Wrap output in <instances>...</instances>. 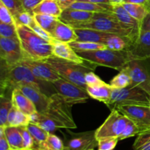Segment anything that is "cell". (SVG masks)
Masks as SVG:
<instances>
[{"mask_svg": "<svg viewBox=\"0 0 150 150\" xmlns=\"http://www.w3.org/2000/svg\"><path fill=\"white\" fill-rule=\"evenodd\" d=\"M18 35L23 54V59L43 60L53 55V45L31 28L17 25Z\"/></svg>", "mask_w": 150, "mask_h": 150, "instance_id": "obj_1", "label": "cell"}, {"mask_svg": "<svg viewBox=\"0 0 150 150\" xmlns=\"http://www.w3.org/2000/svg\"><path fill=\"white\" fill-rule=\"evenodd\" d=\"M1 94L4 93V91L7 89H12L13 90L19 85L32 86L44 92V86H42L48 83L37 79L32 71L21 63L12 67L1 64Z\"/></svg>", "mask_w": 150, "mask_h": 150, "instance_id": "obj_2", "label": "cell"}, {"mask_svg": "<svg viewBox=\"0 0 150 150\" xmlns=\"http://www.w3.org/2000/svg\"><path fill=\"white\" fill-rule=\"evenodd\" d=\"M43 60L51 66V67L58 73L59 77L86 89L87 86L85 82V75L88 72L95 70L96 67H91L88 64H81L63 59L54 55Z\"/></svg>", "mask_w": 150, "mask_h": 150, "instance_id": "obj_3", "label": "cell"}, {"mask_svg": "<svg viewBox=\"0 0 150 150\" xmlns=\"http://www.w3.org/2000/svg\"><path fill=\"white\" fill-rule=\"evenodd\" d=\"M77 54L83 59L97 66H104L121 71L129 57L126 51H117L108 48L91 51H79Z\"/></svg>", "mask_w": 150, "mask_h": 150, "instance_id": "obj_4", "label": "cell"}, {"mask_svg": "<svg viewBox=\"0 0 150 150\" xmlns=\"http://www.w3.org/2000/svg\"><path fill=\"white\" fill-rule=\"evenodd\" d=\"M75 29H91L108 33L115 34L129 38L133 42L130 34L124 29L113 12L95 13L90 21L73 26Z\"/></svg>", "mask_w": 150, "mask_h": 150, "instance_id": "obj_5", "label": "cell"}, {"mask_svg": "<svg viewBox=\"0 0 150 150\" xmlns=\"http://www.w3.org/2000/svg\"><path fill=\"white\" fill-rule=\"evenodd\" d=\"M71 108L72 105L56 92L50 96L49 103L43 114L54 120L60 129H75L77 125L73 120Z\"/></svg>", "mask_w": 150, "mask_h": 150, "instance_id": "obj_6", "label": "cell"}, {"mask_svg": "<svg viewBox=\"0 0 150 150\" xmlns=\"http://www.w3.org/2000/svg\"><path fill=\"white\" fill-rule=\"evenodd\" d=\"M150 95L138 86H130L114 89L109 102L106 104L111 110L119 105H149Z\"/></svg>", "mask_w": 150, "mask_h": 150, "instance_id": "obj_7", "label": "cell"}, {"mask_svg": "<svg viewBox=\"0 0 150 150\" xmlns=\"http://www.w3.org/2000/svg\"><path fill=\"white\" fill-rule=\"evenodd\" d=\"M51 84L56 92L71 105L86 103L90 98L86 89L61 77Z\"/></svg>", "mask_w": 150, "mask_h": 150, "instance_id": "obj_8", "label": "cell"}, {"mask_svg": "<svg viewBox=\"0 0 150 150\" xmlns=\"http://www.w3.org/2000/svg\"><path fill=\"white\" fill-rule=\"evenodd\" d=\"M129 119L117 109L111 110L109 114L103 125L96 130L95 136L98 140L104 138H118L126 127Z\"/></svg>", "mask_w": 150, "mask_h": 150, "instance_id": "obj_9", "label": "cell"}, {"mask_svg": "<svg viewBox=\"0 0 150 150\" xmlns=\"http://www.w3.org/2000/svg\"><path fill=\"white\" fill-rule=\"evenodd\" d=\"M0 58L1 64L7 67L21 62L23 59V54L19 39L0 37Z\"/></svg>", "mask_w": 150, "mask_h": 150, "instance_id": "obj_10", "label": "cell"}, {"mask_svg": "<svg viewBox=\"0 0 150 150\" xmlns=\"http://www.w3.org/2000/svg\"><path fill=\"white\" fill-rule=\"evenodd\" d=\"M142 62V60L130 59L122 70L130 75L131 86H138L150 95V73Z\"/></svg>", "mask_w": 150, "mask_h": 150, "instance_id": "obj_11", "label": "cell"}, {"mask_svg": "<svg viewBox=\"0 0 150 150\" xmlns=\"http://www.w3.org/2000/svg\"><path fill=\"white\" fill-rule=\"evenodd\" d=\"M114 109H117L129 120L136 123L142 131L150 127L149 105H119Z\"/></svg>", "mask_w": 150, "mask_h": 150, "instance_id": "obj_12", "label": "cell"}, {"mask_svg": "<svg viewBox=\"0 0 150 150\" xmlns=\"http://www.w3.org/2000/svg\"><path fill=\"white\" fill-rule=\"evenodd\" d=\"M21 63L26 66L37 79L42 81L52 83L59 78L58 73L45 60L23 59Z\"/></svg>", "mask_w": 150, "mask_h": 150, "instance_id": "obj_13", "label": "cell"}, {"mask_svg": "<svg viewBox=\"0 0 150 150\" xmlns=\"http://www.w3.org/2000/svg\"><path fill=\"white\" fill-rule=\"evenodd\" d=\"M70 138L64 144L66 150H89L98 146L95 130L83 133H70Z\"/></svg>", "mask_w": 150, "mask_h": 150, "instance_id": "obj_14", "label": "cell"}, {"mask_svg": "<svg viewBox=\"0 0 150 150\" xmlns=\"http://www.w3.org/2000/svg\"><path fill=\"white\" fill-rule=\"evenodd\" d=\"M129 59L143 60L150 58V32L140 31L137 39L126 50Z\"/></svg>", "mask_w": 150, "mask_h": 150, "instance_id": "obj_15", "label": "cell"}, {"mask_svg": "<svg viewBox=\"0 0 150 150\" xmlns=\"http://www.w3.org/2000/svg\"><path fill=\"white\" fill-rule=\"evenodd\" d=\"M113 13L117 16L121 26L130 34L134 42L140 33L141 22L130 16L122 4H113Z\"/></svg>", "mask_w": 150, "mask_h": 150, "instance_id": "obj_16", "label": "cell"}, {"mask_svg": "<svg viewBox=\"0 0 150 150\" xmlns=\"http://www.w3.org/2000/svg\"><path fill=\"white\" fill-rule=\"evenodd\" d=\"M18 88L26 97L29 98L36 107L37 111L43 114L46 111L50 101V96L44 92L26 85H19Z\"/></svg>", "mask_w": 150, "mask_h": 150, "instance_id": "obj_17", "label": "cell"}, {"mask_svg": "<svg viewBox=\"0 0 150 150\" xmlns=\"http://www.w3.org/2000/svg\"><path fill=\"white\" fill-rule=\"evenodd\" d=\"M53 45V55L63 59L74 62L81 64H86V60L83 59L77 54L76 51L70 46L68 42L54 40Z\"/></svg>", "mask_w": 150, "mask_h": 150, "instance_id": "obj_18", "label": "cell"}, {"mask_svg": "<svg viewBox=\"0 0 150 150\" xmlns=\"http://www.w3.org/2000/svg\"><path fill=\"white\" fill-rule=\"evenodd\" d=\"M94 13H95L67 8L62 10L61 16H59V20L63 23L73 26L90 21L93 17Z\"/></svg>", "mask_w": 150, "mask_h": 150, "instance_id": "obj_19", "label": "cell"}, {"mask_svg": "<svg viewBox=\"0 0 150 150\" xmlns=\"http://www.w3.org/2000/svg\"><path fill=\"white\" fill-rule=\"evenodd\" d=\"M11 101L13 106L25 114L30 115L37 111L36 107L30 99L26 97L18 88H15L11 92Z\"/></svg>", "mask_w": 150, "mask_h": 150, "instance_id": "obj_20", "label": "cell"}, {"mask_svg": "<svg viewBox=\"0 0 150 150\" xmlns=\"http://www.w3.org/2000/svg\"><path fill=\"white\" fill-rule=\"evenodd\" d=\"M51 37L56 40L68 43L77 40L78 39L77 34L76 33L74 28L70 25L63 23L61 21H59L56 26Z\"/></svg>", "mask_w": 150, "mask_h": 150, "instance_id": "obj_21", "label": "cell"}, {"mask_svg": "<svg viewBox=\"0 0 150 150\" xmlns=\"http://www.w3.org/2000/svg\"><path fill=\"white\" fill-rule=\"evenodd\" d=\"M75 31L78 36L77 41L97 42L103 45L107 37L111 34L91 29H75Z\"/></svg>", "mask_w": 150, "mask_h": 150, "instance_id": "obj_22", "label": "cell"}, {"mask_svg": "<svg viewBox=\"0 0 150 150\" xmlns=\"http://www.w3.org/2000/svg\"><path fill=\"white\" fill-rule=\"evenodd\" d=\"M86 91L91 98L104 103L106 105L111 99L113 88L106 83L96 86H86Z\"/></svg>", "mask_w": 150, "mask_h": 150, "instance_id": "obj_23", "label": "cell"}, {"mask_svg": "<svg viewBox=\"0 0 150 150\" xmlns=\"http://www.w3.org/2000/svg\"><path fill=\"white\" fill-rule=\"evenodd\" d=\"M133 43L132 40L125 37L115 34H109L105 39L104 45L107 48L113 51H126Z\"/></svg>", "mask_w": 150, "mask_h": 150, "instance_id": "obj_24", "label": "cell"}, {"mask_svg": "<svg viewBox=\"0 0 150 150\" xmlns=\"http://www.w3.org/2000/svg\"><path fill=\"white\" fill-rule=\"evenodd\" d=\"M29 120L31 123L38 125V126L45 130L49 133H53L57 131L58 129H60L57 125V123L44 114H40L38 111L32 113L29 115Z\"/></svg>", "mask_w": 150, "mask_h": 150, "instance_id": "obj_25", "label": "cell"}, {"mask_svg": "<svg viewBox=\"0 0 150 150\" xmlns=\"http://www.w3.org/2000/svg\"><path fill=\"white\" fill-rule=\"evenodd\" d=\"M69 8L90 12V13H104V12H113V4H95V3L76 1Z\"/></svg>", "mask_w": 150, "mask_h": 150, "instance_id": "obj_26", "label": "cell"}, {"mask_svg": "<svg viewBox=\"0 0 150 150\" xmlns=\"http://www.w3.org/2000/svg\"><path fill=\"white\" fill-rule=\"evenodd\" d=\"M62 10L56 0H42L33 10L35 14H45L59 18Z\"/></svg>", "mask_w": 150, "mask_h": 150, "instance_id": "obj_27", "label": "cell"}, {"mask_svg": "<svg viewBox=\"0 0 150 150\" xmlns=\"http://www.w3.org/2000/svg\"><path fill=\"white\" fill-rule=\"evenodd\" d=\"M4 133L10 149L15 150L24 149L23 138L18 127L7 126L4 127Z\"/></svg>", "mask_w": 150, "mask_h": 150, "instance_id": "obj_28", "label": "cell"}, {"mask_svg": "<svg viewBox=\"0 0 150 150\" xmlns=\"http://www.w3.org/2000/svg\"><path fill=\"white\" fill-rule=\"evenodd\" d=\"M29 122V115L22 112L13 105L7 117V126L26 127Z\"/></svg>", "mask_w": 150, "mask_h": 150, "instance_id": "obj_29", "label": "cell"}, {"mask_svg": "<svg viewBox=\"0 0 150 150\" xmlns=\"http://www.w3.org/2000/svg\"><path fill=\"white\" fill-rule=\"evenodd\" d=\"M34 16L37 23L51 35H52L58 22L60 21L59 17L49 15L35 14Z\"/></svg>", "mask_w": 150, "mask_h": 150, "instance_id": "obj_30", "label": "cell"}, {"mask_svg": "<svg viewBox=\"0 0 150 150\" xmlns=\"http://www.w3.org/2000/svg\"><path fill=\"white\" fill-rule=\"evenodd\" d=\"M122 4L125 8V10L130 13V16H133L136 20L140 22L144 18L148 12L149 11L147 7L143 5V4H133V3L128 2H123Z\"/></svg>", "mask_w": 150, "mask_h": 150, "instance_id": "obj_31", "label": "cell"}, {"mask_svg": "<svg viewBox=\"0 0 150 150\" xmlns=\"http://www.w3.org/2000/svg\"><path fill=\"white\" fill-rule=\"evenodd\" d=\"M36 149L42 150H64V144L58 136L53 133H49L48 138Z\"/></svg>", "mask_w": 150, "mask_h": 150, "instance_id": "obj_32", "label": "cell"}, {"mask_svg": "<svg viewBox=\"0 0 150 150\" xmlns=\"http://www.w3.org/2000/svg\"><path fill=\"white\" fill-rule=\"evenodd\" d=\"M26 128L29 130L30 134L33 137L34 141L35 142V148L36 149L40 144H42L45 139L48 138L49 133L45 131L42 128H41L38 125L33 124L29 122V125L26 126Z\"/></svg>", "mask_w": 150, "mask_h": 150, "instance_id": "obj_33", "label": "cell"}, {"mask_svg": "<svg viewBox=\"0 0 150 150\" xmlns=\"http://www.w3.org/2000/svg\"><path fill=\"white\" fill-rule=\"evenodd\" d=\"M109 84L114 89H122L131 86L132 80L127 72L122 70L115 77L111 79Z\"/></svg>", "mask_w": 150, "mask_h": 150, "instance_id": "obj_34", "label": "cell"}, {"mask_svg": "<svg viewBox=\"0 0 150 150\" xmlns=\"http://www.w3.org/2000/svg\"><path fill=\"white\" fill-rule=\"evenodd\" d=\"M13 107L11 99L4 95L0 97V127H7L9 112Z\"/></svg>", "mask_w": 150, "mask_h": 150, "instance_id": "obj_35", "label": "cell"}, {"mask_svg": "<svg viewBox=\"0 0 150 150\" xmlns=\"http://www.w3.org/2000/svg\"><path fill=\"white\" fill-rule=\"evenodd\" d=\"M70 45L76 52L79 51H91L107 48L105 45L101 43L92 42H81V41H73L70 42Z\"/></svg>", "mask_w": 150, "mask_h": 150, "instance_id": "obj_36", "label": "cell"}, {"mask_svg": "<svg viewBox=\"0 0 150 150\" xmlns=\"http://www.w3.org/2000/svg\"><path fill=\"white\" fill-rule=\"evenodd\" d=\"M133 148V150H150V127L137 135Z\"/></svg>", "mask_w": 150, "mask_h": 150, "instance_id": "obj_37", "label": "cell"}, {"mask_svg": "<svg viewBox=\"0 0 150 150\" xmlns=\"http://www.w3.org/2000/svg\"><path fill=\"white\" fill-rule=\"evenodd\" d=\"M13 18H14L16 26L17 25H23V26L32 28L34 26V24L36 23L34 14H32V13L26 11L22 12Z\"/></svg>", "mask_w": 150, "mask_h": 150, "instance_id": "obj_38", "label": "cell"}, {"mask_svg": "<svg viewBox=\"0 0 150 150\" xmlns=\"http://www.w3.org/2000/svg\"><path fill=\"white\" fill-rule=\"evenodd\" d=\"M0 37L12 39H19L16 24H7L0 22Z\"/></svg>", "mask_w": 150, "mask_h": 150, "instance_id": "obj_39", "label": "cell"}, {"mask_svg": "<svg viewBox=\"0 0 150 150\" xmlns=\"http://www.w3.org/2000/svg\"><path fill=\"white\" fill-rule=\"evenodd\" d=\"M142 131V129H141L136 123H134L133 121L129 120L128 122H127L124 131L122 132L121 136L119 137V140H124V139H128V138L133 137V136H137V135L139 134Z\"/></svg>", "mask_w": 150, "mask_h": 150, "instance_id": "obj_40", "label": "cell"}, {"mask_svg": "<svg viewBox=\"0 0 150 150\" xmlns=\"http://www.w3.org/2000/svg\"><path fill=\"white\" fill-rule=\"evenodd\" d=\"M0 1L10 10L13 17L25 11L21 0H0Z\"/></svg>", "mask_w": 150, "mask_h": 150, "instance_id": "obj_41", "label": "cell"}, {"mask_svg": "<svg viewBox=\"0 0 150 150\" xmlns=\"http://www.w3.org/2000/svg\"><path fill=\"white\" fill-rule=\"evenodd\" d=\"M19 130H20L21 133L22 138H23V146H24V149H29V150H34L35 148V142L34 141L33 137L29 130H27L26 127L23 126V127H18Z\"/></svg>", "mask_w": 150, "mask_h": 150, "instance_id": "obj_42", "label": "cell"}, {"mask_svg": "<svg viewBox=\"0 0 150 150\" xmlns=\"http://www.w3.org/2000/svg\"><path fill=\"white\" fill-rule=\"evenodd\" d=\"M98 141V150H114L120 140L118 138H104Z\"/></svg>", "mask_w": 150, "mask_h": 150, "instance_id": "obj_43", "label": "cell"}, {"mask_svg": "<svg viewBox=\"0 0 150 150\" xmlns=\"http://www.w3.org/2000/svg\"><path fill=\"white\" fill-rule=\"evenodd\" d=\"M0 22L7 24H16L13 15L1 1H0Z\"/></svg>", "mask_w": 150, "mask_h": 150, "instance_id": "obj_44", "label": "cell"}, {"mask_svg": "<svg viewBox=\"0 0 150 150\" xmlns=\"http://www.w3.org/2000/svg\"><path fill=\"white\" fill-rule=\"evenodd\" d=\"M85 82H86V86H96V85L102 84L105 82L100 79L96 74L94 73L93 71L88 72L86 75H85Z\"/></svg>", "mask_w": 150, "mask_h": 150, "instance_id": "obj_45", "label": "cell"}, {"mask_svg": "<svg viewBox=\"0 0 150 150\" xmlns=\"http://www.w3.org/2000/svg\"><path fill=\"white\" fill-rule=\"evenodd\" d=\"M31 29H32L34 32H36V33L38 34L40 37H41L42 38H43L44 40H45L46 41H48V42H50V43H51V44L53 43V42H54V38L51 37V35H50L48 32H47L45 29H42V28L41 27V26H40V25L38 24L37 22L35 23V24H34V26H32Z\"/></svg>", "mask_w": 150, "mask_h": 150, "instance_id": "obj_46", "label": "cell"}, {"mask_svg": "<svg viewBox=\"0 0 150 150\" xmlns=\"http://www.w3.org/2000/svg\"><path fill=\"white\" fill-rule=\"evenodd\" d=\"M24 10L34 14L33 10L42 0H21Z\"/></svg>", "mask_w": 150, "mask_h": 150, "instance_id": "obj_47", "label": "cell"}, {"mask_svg": "<svg viewBox=\"0 0 150 150\" xmlns=\"http://www.w3.org/2000/svg\"><path fill=\"white\" fill-rule=\"evenodd\" d=\"M4 127H0V150H10V144L4 133Z\"/></svg>", "mask_w": 150, "mask_h": 150, "instance_id": "obj_48", "label": "cell"}, {"mask_svg": "<svg viewBox=\"0 0 150 150\" xmlns=\"http://www.w3.org/2000/svg\"><path fill=\"white\" fill-rule=\"evenodd\" d=\"M140 31H142V32H150V10L148 12L144 18L141 21Z\"/></svg>", "mask_w": 150, "mask_h": 150, "instance_id": "obj_49", "label": "cell"}, {"mask_svg": "<svg viewBox=\"0 0 150 150\" xmlns=\"http://www.w3.org/2000/svg\"><path fill=\"white\" fill-rule=\"evenodd\" d=\"M62 10L69 8L77 0H56Z\"/></svg>", "mask_w": 150, "mask_h": 150, "instance_id": "obj_50", "label": "cell"}, {"mask_svg": "<svg viewBox=\"0 0 150 150\" xmlns=\"http://www.w3.org/2000/svg\"><path fill=\"white\" fill-rule=\"evenodd\" d=\"M150 0H125V2L128 3H133V4H143L147 7L149 6Z\"/></svg>", "mask_w": 150, "mask_h": 150, "instance_id": "obj_51", "label": "cell"}, {"mask_svg": "<svg viewBox=\"0 0 150 150\" xmlns=\"http://www.w3.org/2000/svg\"><path fill=\"white\" fill-rule=\"evenodd\" d=\"M77 1L95 3V4H111L109 0H77Z\"/></svg>", "mask_w": 150, "mask_h": 150, "instance_id": "obj_52", "label": "cell"}, {"mask_svg": "<svg viewBox=\"0 0 150 150\" xmlns=\"http://www.w3.org/2000/svg\"><path fill=\"white\" fill-rule=\"evenodd\" d=\"M109 1L112 4H122L123 2H125V0H109Z\"/></svg>", "mask_w": 150, "mask_h": 150, "instance_id": "obj_53", "label": "cell"}, {"mask_svg": "<svg viewBox=\"0 0 150 150\" xmlns=\"http://www.w3.org/2000/svg\"><path fill=\"white\" fill-rule=\"evenodd\" d=\"M148 9H149V10H150V1H149V6H148Z\"/></svg>", "mask_w": 150, "mask_h": 150, "instance_id": "obj_54", "label": "cell"}, {"mask_svg": "<svg viewBox=\"0 0 150 150\" xmlns=\"http://www.w3.org/2000/svg\"><path fill=\"white\" fill-rule=\"evenodd\" d=\"M34 150H42V149H35Z\"/></svg>", "mask_w": 150, "mask_h": 150, "instance_id": "obj_55", "label": "cell"}, {"mask_svg": "<svg viewBox=\"0 0 150 150\" xmlns=\"http://www.w3.org/2000/svg\"><path fill=\"white\" fill-rule=\"evenodd\" d=\"M89 150H95L94 149H89Z\"/></svg>", "mask_w": 150, "mask_h": 150, "instance_id": "obj_56", "label": "cell"}, {"mask_svg": "<svg viewBox=\"0 0 150 150\" xmlns=\"http://www.w3.org/2000/svg\"><path fill=\"white\" fill-rule=\"evenodd\" d=\"M23 150H29V149H23Z\"/></svg>", "mask_w": 150, "mask_h": 150, "instance_id": "obj_57", "label": "cell"}, {"mask_svg": "<svg viewBox=\"0 0 150 150\" xmlns=\"http://www.w3.org/2000/svg\"><path fill=\"white\" fill-rule=\"evenodd\" d=\"M10 150H15V149H10Z\"/></svg>", "mask_w": 150, "mask_h": 150, "instance_id": "obj_58", "label": "cell"}, {"mask_svg": "<svg viewBox=\"0 0 150 150\" xmlns=\"http://www.w3.org/2000/svg\"><path fill=\"white\" fill-rule=\"evenodd\" d=\"M149 106H150V104H149Z\"/></svg>", "mask_w": 150, "mask_h": 150, "instance_id": "obj_59", "label": "cell"}, {"mask_svg": "<svg viewBox=\"0 0 150 150\" xmlns=\"http://www.w3.org/2000/svg\"><path fill=\"white\" fill-rule=\"evenodd\" d=\"M64 150H66V149H64Z\"/></svg>", "mask_w": 150, "mask_h": 150, "instance_id": "obj_60", "label": "cell"}]
</instances>
